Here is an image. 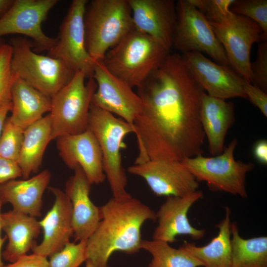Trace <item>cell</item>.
<instances>
[{
    "label": "cell",
    "instance_id": "cell-6",
    "mask_svg": "<svg viewBox=\"0 0 267 267\" xmlns=\"http://www.w3.org/2000/svg\"><path fill=\"white\" fill-rule=\"evenodd\" d=\"M13 73L42 93L53 97L66 85L76 72L63 61L33 50V43L18 37L10 39Z\"/></svg>",
    "mask_w": 267,
    "mask_h": 267
},
{
    "label": "cell",
    "instance_id": "cell-41",
    "mask_svg": "<svg viewBox=\"0 0 267 267\" xmlns=\"http://www.w3.org/2000/svg\"><path fill=\"white\" fill-rule=\"evenodd\" d=\"M3 205V203L2 201L0 200V267H2L4 264L2 261V252H1V248L3 246V244L5 241L7 239V237L5 236L4 237H1V223H0V215H1V209L2 206Z\"/></svg>",
    "mask_w": 267,
    "mask_h": 267
},
{
    "label": "cell",
    "instance_id": "cell-13",
    "mask_svg": "<svg viewBox=\"0 0 267 267\" xmlns=\"http://www.w3.org/2000/svg\"><path fill=\"white\" fill-rule=\"evenodd\" d=\"M92 77L97 88L91 103L118 115L133 126L141 107V101L137 94L128 84L110 73L101 61L94 62Z\"/></svg>",
    "mask_w": 267,
    "mask_h": 267
},
{
    "label": "cell",
    "instance_id": "cell-28",
    "mask_svg": "<svg viewBox=\"0 0 267 267\" xmlns=\"http://www.w3.org/2000/svg\"><path fill=\"white\" fill-rule=\"evenodd\" d=\"M141 249L148 252L152 259L147 267H199L203 266L198 259L181 246L175 248L169 243L156 240H142Z\"/></svg>",
    "mask_w": 267,
    "mask_h": 267
},
{
    "label": "cell",
    "instance_id": "cell-26",
    "mask_svg": "<svg viewBox=\"0 0 267 267\" xmlns=\"http://www.w3.org/2000/svg\"><path fill=\"white\" fill-rule=\"evenodd\" d=\"M230 214V208L226 207L224 218L216 225L218 234L208 244L197 246L185 242L181 247L199 260L204 267H231Z\"/></svg>",
    "mask_w": 267,
    "mask_h": 267
},
{
    "label": "cell",
    "instance_id": "cell-3",
    "mask_svg": "<svg viewBox=\"0 0 267 267\" xmlns=\"http://www.w3.org/2000/svg\"><path fill=\"white\" fill-rule=\"evenodd\" d=\"M170 53L161 41L134 29L101 61L113 75L132 88H137Z\"/></svg>",
    "mask_w": 267,
    "mask_h": 267
},
{
    "label": "cell",
    "instance_id": "cell-31",
    "mask_svg": "<svg viewBox=\"0 0 267 267\" xmlns=\"http://www.w3.org/2000/svg\"><path fill=\"white\" fill-rule=\"evenodd\" d=\"M86 240L70 241L49 257V267H79L86 261Z\"/></svg>",
    "mask_w": 267,
    "mask_h": 267
},
{
    "label": "cell",
    "instance_id": "cell-24",
    "mask_svg": "<svg viewBox=\"0 0 267 267\" xmlns=\"http://www.w3.org/2000/svg\"><path fill=\"white\" fill-rule=\"evenodd\" d=\"M11 101L12 114L9 118L24 131L44 113L50 112L51 108V97L16 75L11 88Z\"/></svg>",
    "mask_w": 267,
    "mask_h": 267
},
{
    "label": "cell",
    "instance_id": "cell-14",
    "mask_svg": "<svg viewBox=\"0 0 267 267\" xmlns=\"http://www.w3.org/2000/svg\"><path fill=\"white\" fill-rule=\"evenodd\" d=\"M127 171L143 178L158 196H183L199 187L198 182L179 161L150 160L131 166Z\"/></svg>",
    "mask_w": 267,
    "mask_h": 267
},
{
    "label": "cell",
    "instance_id": "cell-27",
    "mask_svg": "<svg viewBox=\"0 0 267 267\" xmlns=\"http://www.w3.org/2000/svg\"><path fill=\"white\" fill-rule=\"evenodd\" d=\"M231 267H267V237L244 239L238 225L231 223Z\"/></svg>",
    "mask_w": 267,
    "mask_h": 267
},
{
    "label": "cell",
    "instance_id": "cell-22",
    "mask_svg": "<svg viewBox=\"0 0 267 267\" xmlns=\"http://www.w3.org/2000/svg\"><path fill=\"white\" fill-rule=\"evenodd\" d=\"M200 118L213 156L223 152L228 130L234 122V104L206 93L202 98Z\"/></svg>",
    "mask_w": 267,
    "mask_h": 267
},
{
    "label": "cell",
    "instance_id": "cell-10",
    "mask_svg": "<svg viewBox=\"0 0 267 267\" xmlns=\"http://www.w3.org/2000/svg\"><path fill=\"white\" fill-rule=\"evenodd\" d=\"M210 23L224 50L230 67L252 84V46L267 40L261 28L252 20L232 12L220 22Z\"/></svg>",
    "mask_w": 267,
    "mask_h": 267
},
{
    "label": "cell",
    "instance_id": "cell-36",
    "mask_svg": "<svg viewBox=\"0 0 267 267\" xmlns=\"http://www.w3.org/2000/svg\"><path fill=\"white\" fill-rule=\"evenodd\" d=\"M19 177L22 172L17 162L0 156V184Z\"/></svg>",
    "mask_w": 267,
    "mask_h": 267
},
{
    "label": "cell",
    "instance_id": "cell-20",
    "mask_svg": "<svg viewBox=\"0 0 267 267\" xmlns=\"http://www.w3.org/2000/svg\"><path fill=\"white\" fill-rule=\"evenodd\" d=\"M65 184V193L70 199L72 209L73 237L75 241L87 240L101 220L100 207L90 200L91 184L80 166Z\"/></svg>",
    "mask_w": 267,
    "mask_h": 267
},
{
    "label": "cell",
    "instance_id": "cell-42",
    "mask_svg": "<svg viewBox=\"0 0 267 267\" xmlns=\"http://www.w3.org/2000/svg\"><path fill=\"white\" fill-rule=\"evenodd\" d=\"M85 267H93L92 264L89 261H86V266Z\"/></svg>",
    "mask_w": 267,
    "mask_h": 267
},
{
    "label": "cell",
    "instance_id": "cell-15",
    "mask_svg": "<svg viewBox=\"0 0 267 267\" xmlns=\"http://www.w3.org/2000/svg\"><path fill=\"white\" fill-rule=\"evenodd\" d=\"M187 66L206 93L224 100L247 99L243 90L245 80L230 67L218 64L199 52L182 55Z\"/></svg>",
    "mask_w": 267,
    "mask_h": 267
},
{
    "label": "cell",
    "instance_id": "cell-5",
    "mask_svg": "<svg viewBox=\"0 0 267 267\" xmlns=\"http://www.w3.org/2000/svg\"><path fill=\"white\" fill-rule=\"evenodd\" d=\"M88 128L93 132L100 146L103 171L113 197L118 199L131 198L126 189L127 178L123 166L121 149L126 135L134 133L133 126L91 103Z\"/></svg>",
    "mask_w": 267,
    "mask_h": 267
},
{
    "label": "cell",
    "instance_id": "cell-32",
    "mask_svg": "<svg viewBox=\"0 0 267 267\" xmlns=\"http://www.w3.org/2000/svg\"><path fill=\"white\" fill-rule=\"evenodd\" d=\"M12 48L8 44L0 46V109L11 103V91L15 75L11 67Z\"/></svg>",
    "mask_w": 267,
    "mask_h": 267
},
{
    "label": "cell",
    "instance_id": "cell-11",
    "mask_svg": "<svg viewBox=\"0 0 267 267\" xmlns=\"http://www.w3.org/2000/svg\"><path fill=\"white\" fill-rule=\"evenodd\" d=\"M87 0H74L60 25L55 45L47 55L63 61L75 72L83 71L86 78L92 76L94 61L85 44L84 14Z\"/></svg>",
    "mask_w": 267,
    "mask_h": 267
},
{
    "label": "cell",
    "instance_id": "cell-8",
    "mask_svg": "<svg viewBox=\"0 0 267 267\" xmlns=\"http://www.w3.org/2000/svg\"><path fill=\"white\" fill-rule=\"evenodd\" d=\"M86 78L83 71L76 72L71 81L51 97V140L87 130L89 108L97 85L92 77L86 83Z\"/></svg>",
    "mask_w": 267,
    "mask_h": 267
},
{
    "label": "cell",
    "instance_id": "cell-40",
    "mask_svg": "<svg viewBox=\"0 0 267 267\" xmlns=\"http://www.w3.org/2000/svg\"><path fill=\"white\" fill-rule=\"evenodd\" d=\"M14 0H0V18L9 9Z\"/></svg>",
    "mask_w": 267,
    "mask_h": 267
},
{
    "label": "cell",
    "instance_id": "cell-35",
    "mask_svg": "<svg viewBox=\"0 0 267 267\" xmlns=\"http://www.w3.org/2000/svg\"><path fill=\"white\" fill-rule=\"evenodd\" d=\"M244 91L251 103L257 107L265 117H267V94L258 87L244 81Z\"/></svg>",
    "mask_w": 267,
    "mask_h": 267
},
{
    "label": "cell",
    "instance_id": "cell-2",
    "mask_svg": "<svg viewBox=\"0 0 267 267\" xmlns=\"http://www.w3.org/2000/svg\"><path fill=\"white\" fill-rule=\"evenodd\" d=\"M100 210L101 220L86 240V261L93 267H108V260L114 252L133 254L139 251L141 227L148 220L156 221V213L132 197H112Z\"/></svg>",
    "mask_w": 267,
    "mask_h": 267
},
{
    "label": "cell",
    "instance_id": "cell-43",
    "mask_svg": "<svg viewBox=\"0 0 267 267\" xmlns=\"http://www.w3.org/2000/svg\"><path fill=\"white\" fill-rule=\"evenodd\" d=\"M3 44H4L3 39H2V38H0V46Z\"/></svg>",
    "mask_w": 267,
    "mask_h": 267
},
{
    "label": "cell",
    "instance_id": "cell-12",
    "mask_svg": "<svg viewBox=\"0 0 267 267\" xmlns=\"http://www.w3.org/2000/svg\"><path fill=\"white\" fill-rule=\"evenodd\" d=\"M58 0H14L6 12L0 18V38L8 34H21L31 38L36 52L48 51L56 38L47 36L42 23Z\"/></svg>",
    "mask_w": 267,
    "mask_h": 267
},
{
    "label": "cell",
    "instance_id": "cell-23",
    "mask_svg": "<svg viewBox=\"0 0 267 267\" xmlns=\"http://www.w3.org/2000/svg\"><path fill=\"white\" fill-rule=\"evenodd\" d=\"M0 223L8 239L2 252V258L5 261L14 262L37 244L41 227L36 218L11 210L1 213Z\"/></svg>",
    "mask_w": 267,
    "mask_h": 267
},
{
    "label": "cell",
    "instance_id": "cell-9",
    "mask_svg": "<svg viewBox=\"0 0 267 267\" xmlns=\"http://www.w3.org/2000/svg\"><path fill=\"white\" fill-rule=\"evenodd\" d=\"M176 12L172 47L182 55L204 53L214 62L230 67L224 50L206 17L189 0H178Z\"/></svg>",
    "mask_w": 267,
    "mask_h": 267
},
{
    "label": "cell",
    "instance_id": "cell-7",
    "mask_svg": "<svg viewBox=\"0 0 267 267\" xmlns=\"http://www.w3.org/2000/svg\"><path fill=\"white\" fill-rule=\"evenodd\" d=\"M237 142L236 138L233 139L219 155L208 157L200 154L185 158L181 163L198 182H206L210 190L246 198V176L254 165L234 159Z\"/></svg>",
    "mask_w": 267,
    "mask_h": 267
},
{
    "label": "cell",
    "instance_id": "cell-19",
    "mask_svg": "<svg viewBox=\"0 0 267 267\" xmlns=\"http://www.w3.org/2000/svg\"><path fill=\"white\" fill-rule=\"evenodd\" d=\"M134 29L172 47L177 23L173 0H128Z\"/></svg>",
    "mask_w": 267,
    "mask_h": 267
},
{
    "label": "cell",
    "instance_id": "cell-30",
    "mask_svg": "<svg viewBox=\"0 0 267 267\" xmlns=\"http://www.w3.org/2000/svg\"><path fill=\"white\" fill-rule=\"evenodd\" d=\"M24 130L6 118L0 138V156L17 162L23 139Z\"/></svg>",
    "mask_w": 267,
    "mask_h": 267
},
{
    "label": "cell",
    "instance_id": "cell-21",
    "mask_svg": "<svg viewBox=\"0 0 267 267\" xmlns=\"http://www.w3.org/2000/svg\"><path fill=\"white\" fill-rule=\"evenodd\" d=\"M51 173L44 170L27 179H12L0 184V200L10 203L14 211L33 217L41 215L43 196L51 178Z\"/></svg>",
    "mask_w": 267,
    "mask_h": 267
},
{
    "label": "cell",
    "instance_id": "cell-4",
    "mask_svg": "<svg viewBox=\"0 0 267 267\" xmlns=\"http://www.w3.org/2000/svg\"><path fill=\"white\" fill-rule=\"evenodd\" d=\"M86 49L94 61H101L106 53L134 29L128 0H93L84 14Z\"/></svg>",
    "mask_w": 267,
    "mask_h": 267
},
{
    "label": "cell",
    "instance_id": "cell-34",
    "mask_svg": "<svg viewBox=\"0 0 267 267\" xmlns=\"http://www.w3.org/2000/svg\"><path fill=\"white\" fill-rule=\"evenodd\" d=\"M252 84L267 92V41L258 44L257 57L251 63Z\"/></svg>",
    "mask_w": 267,
    "mask_h": 267
},
{
    "label": "cell",
    "instance_id": "cell-18",
    "mask_svg": "<svg viewBox=\"0 0 267 267\" xmlns=\"http://www.w3.org/2000/svg\"><path fill=\"white\" fill-rule=\"evenodd\" d=\"M55 196L51 208L39 221L43 230V239L32 249L33 253L45 257L60 251L73 236L72 209L65 193L57 187L48 186Z\"/></svg>",
    "mask_w": 267,
    "mask_h": 267
},
{
    "label": "cell",
    "instance_id": "cell-1",
    "mask_svg": "<svg viewBox=\"0 0 267 267\" xmlns=\"http://www.w3.org/2000/svg\"><path fill=\"white\" fill-rule=\"evenodd\" d=\"M136 88L141 107L133 124L138 149L134 164L181 162L202 154L200 110L205 91L183 55L170 53Z\"/></svg>",
    "mask_w": 267,
    "mask_h": 267
},
{
    "label": "cell",
    "instance_id": "cell-17",
    "mask_svg": "<svg viewBox=\"0 0 267 267\" xmlns=\"http://www.w3.org/2000/svg\"><path fill=\"white\" fill-rule=\"evenodd\" d=\"M202 196V192L197 190L183 196H167L156 213L158 225L153 239L170 244L180 235H189L194 239L203 237L205 230L192 226L187 218L191 207Z\"/></svg>",
    "mask_w": 267,
    "mask_h": 267
},
{
    "label": "cell",
    "instance_id": "cell-37",
    "mask_svg": "<svg viewBox=\"0 0 267 267\" xmlns=\"http://www.w3.org/2000/svg\"><path fill=\"white\" fill-rule=\"evenodd\" d=\"M2 267H49L47 257L33 253L19 258L13 263L3 265Z\"/></svg>",
    "mask_w": 267,
    "mask_h": 267
},
{
    "label": "cell",
    "instance_id": "cell-39",
    "mask_svg": "<svg viewBox=\"0 0 267 267\" xmlns=\"http://www.w3.org/2000/svg\"><path fill=\"white\" fill-rule=\"evenodd\" d=\"M11 103L4 106L0 109V138L2 133L3 127L6 119V116L9 111H11Z\"/></svg>",
    "mask_w": 267,
    "mask_h": 267
},
{
    "label": "cell",
    "instance_id": "cell-25",
    "mask_svg": "<svg viewBox=\"0 0 267 267\" xmlns=\"http://www.w3.org/2000/svg\"><path fill=\"white\" fill-rule=\"evenodd\" d=\"M51 132L49 113L24 130L22 146L17 161L23 179L28 178L32 173L38 172L46 146L51 141Z\"/></svg>",
    "mask_w": 267,
    "mask_h": 267
},
{
    "label": "cell",
    "instance_id": "cell-33",
    "mask_svg": "<svg viewBox=\"0 0 267 267\" xmlns=\"http://www.w3.org/2000/svg\"><path fill=\"white\" fill-rule=\"evenodd\" d=\"M210 21L218 23L231 12L234 0H189Z\"/></svg>",
    "mask_w": 267,
    "mask_h": 267
},
{
    "label": "cell",
    "instance_id": "cell-29",
    "mask_svg": "<svg viewBox=\"0 0 267 267\" xmlns=\"http://www.w3.org/2000/svg\"><path fill=\"white\" fill-rule=\"evenodd\" d=\"M230 10L257 23L261 28L264 37L267 39V0H234Z\"/></svg>",
    "mask_w": 267,
    "mask_h": 267
},
{
    "label": "cell",
    "instance_id": "cell-38",
    "mask_svg": "<svg viewBox=\"0 0 267 267\" xmlns=\"http://www.w3.org/2000/svg\"><path fill=\"white\" fill-rule=\"evenodd\" d=\"M255 158L263 165L267 164V141L266 139L258 140L253 149Z\"/></svg>",
    "mask_w": 267,
    "mask_h": 267
},
{
    "label": "cell",
    "instance_id": "cell-16",
    "mask_svg": "<svg viewBox=\"0 0 267 267\" xmlns=\"http://www.w3.org/2000/svg\"><path fill=\"white\" fill-rule=\"evenodd\" d=\"M56 139L59 154L68 168L74 170L80 166L91 184L105 180L100 147L89 129L79 134L63 135Z\"/></svg>",
    "mask_w": 267,
    "mask_h": 267
}]
</instances>
